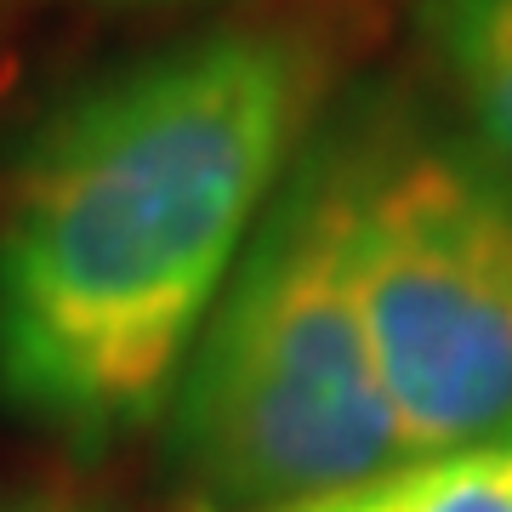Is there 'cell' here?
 <instances>
[{
    "mask_svg": "<svg viewBox=\"0 0 512 512\" xmlns=\"http://www.w3.org/2000/svg\"><path fill=\"white\" fill-rule=\"evenodd\" d=\"M160 427L194 512H296L410 461L353 296L319 126L205 313Z\"/></svg>",
    "mask_w": 512,
    "mask_h": 512,
    "instance_id": "obj_2",
    "label": "cell"
},
{
    "mask_svg": "<svg viewBox=\"0 0 512 512\" xmlns=\"http://www.w3.org/2000/svg\"><path fill=\"white\" fill-rule=\"evenodd\" d=\"M444 114L512 183V0H404Z\"/></svg>",
    "mask_w": 512,
    "mask_h": 512,
    "instance_id": "obj_4",
    "label": "cell"
},
{
    "mask_svg": "<svg viewBox=\"0 0 512 512\" xmlns=\"http://www.w3.org/2000/svg\"><path fill=\"white\" fill-rule=\"evenodd\" d=\"M0 512H97V507H80V501H12Z\"/></svg>",
    "mask_w": 512,
    "mask_h": 512,
    "instance_id": "obj_7",
    "label": "cell"
},
{
    "mask_svg": "<svg viewBox=\"0 0 512 512\" xmlns=\"http://www.w3.org/2000/svg\"><path fill=\"white\" fill-rule=\"evenodd\" d=\"M353 296L410 461L512 444V183L404 86L319 120Z\"/></svg>",
    "mask_w": 512,
    "mask_h": 512,
    "instance_id": "obj_3",
    "label": "cell"
},
{
    "mask_svg": "<svg viewBox=\"0 0 512 512\" xmlns=\"http://www.w3.org/2000/svg\"><path fill=\"white\" fill-rule=\"evenodd\" d=\"M308 18H222L86 74L0 177V404L74 456L165 416L194 336L336 103Z\"/></svg>",
    "mask_w": 512,
    "mask_h": 512,
    "instance_id": "obj_1",
    "label": "cell"
},
{
    "mask_svg": "<svg viewBox=\"0 0 512 512\" xmlns=\"http://www.w3.org/2000/svg\"><path fill=\"white\" fill-rule=\"evenodd\" d=\"M296 512H512V444L404 461L359 490Z\"/></svg>",
    "mask_w": 512,
    "mask_h": 512,
    "instance_id": "obj_5",
    "label": "cell"
},
{
    "mask_svg": "<svg viewBox=\"0 0 512 512\" xmlns=\"http://www.w3.org/2000/svg\"><path fill=\"white\" fill-rule=\"evenodd\" d=\"M103 12H177V6H234V0H86Z\"/></svg>",
    "mask_w": 512,
    "mask_h": 512,
    "instance_id": "obj_6",
    "label": "cell"
}]
</instances>
